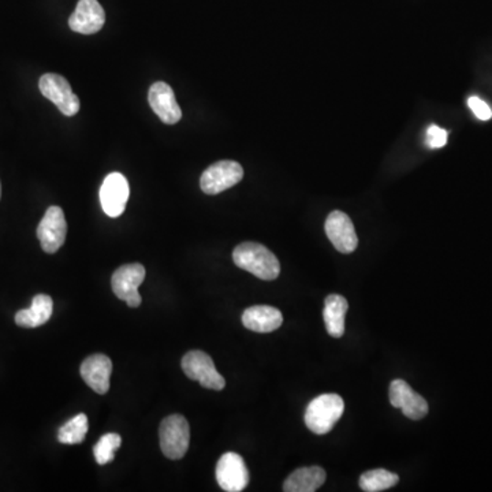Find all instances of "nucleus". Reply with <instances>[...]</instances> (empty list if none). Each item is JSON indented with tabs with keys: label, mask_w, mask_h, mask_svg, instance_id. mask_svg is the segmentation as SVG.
Returning <instances> with one entry per match:
<instances>
[{
	"label": "nucleus",
	"mask_w": 492,
	"mask_h": 492,
	"mask_svg": "<svg viewBox=\"0 0 492 492\" xmlns=\"http://www.w3.org/2000/svg\"><path fill=\"white\" fill-rule=\"evenodd\" d=\"M233 260L238 268L246 269L258 279L274 280L280 274V263L277 256L261 244H240L233 252Z\"/></svg>",
	"instance_id": "f257e3e1"
},
{
	"label": "nucleus",
	"mask_w": 492,
	"mask_h": 492,
	"mask_svg": "<svg viewBox=\"0 0 492 492\" xmlns=\"http://www.w3.org/2000/svg\"><path fill=\"white\" fill-rule=\"evenodd\" d=\"M345 411V403L338 394H323L310 401L305 411V424L316 435L329 434Z\"/></svg>",
	"instance_id": "f03ea898"
},
{
	"label": "nucleus",
	"mask_w": 492,
	"mask_h": 492,
	"mask_svg": "<svg viewBox=\"0 0 492 492\" xmlns=\"http://www.w3.org/2000/svg\"><path fill=\"white\" fill-rule=\"evenodd\" d=\"M161 449L170 460H181L186 455L191 442L188 420L181 414H172L162 422L159 430Z\"/></svg>",
	"instance_id": "7ed1b4c3"
},
{
	"label": "nucleus",
	"mask_w": 492,
	"mask_h": 492,
	"mask_svg": "<svg viewBox=\"0 0 492 492\" xmlns=\"http://www.w3.org/2000/svg\"><path fill=\"white\" fill-rule=\"evenodd\" d=\"M183 371L192 381H197L204 389L221 392L226 386L224 376L216 371L213 359L204 351H192L183 359Z\"/></svg>",
	"instance_id": "20e7f679"
},
{
	"label": "nucleus",
	"mask_w": 492,
	"mask_h": 492,
	"mask_svg": "<svg viewBox=\"0 0 492 492\" xmlns=\"http://www.w3.org/2000/svg\"><path fill=\"white\" fill-rule=\"evenodd\" d=\"M38 88L44 98L51 100L66 117H73L79 111V99L71 89L65 77L47 73L38 81Z\"/></svg>",
	"instance_id": "39448f33"
},
{
	"label": "nucleus",
	"mask_w": 492,
	"mask_h": 492,
	"mask_svg": "<svg viewBox=\"0 0 492 492\" xmlns=\"http://www.w3.org/2000/svg\"><path fill=\"white\" fill-rule=\"evenodd\" d=\"M244 169L235 161H221L214 163L203 173L200 186L207 194H219L241 183Z\"/></svg>",
	"instance_id": "423d86ee"
},
{
	"label": "nucleus",
	"mask_w": 492,
	"mask_h": 492,
	"mask_svg": "<svg viewBox=\"0 0 492 492\" xmlns=\"http://www.w3.org/2000/svg\"><path fill=\"white\" fill-rule=\"evenodd\" d=\"M145 268L139 263L126 264L112 274L111 286L115 296L126 301L131 308L141 305L139 293L140 285L144 282Z\"/></svg>",
	"instance_id": "0eeeda50"
},
{
	"label": "nucleus",
	"mask_w": 492,
	"mask_h": 492,
	"mask_svg": "<svg viewBox=\"0 0 492 492\" xmlns=\"http://www.w3.org/2000/svg\"><path fill=\"white\" fill-rule=\"evenodd\" d=\"M249 471L246 461L237 453H225L216 466L219 487L227 492H241L249 485Z\"/></svg>",
	"instance_id": "6e6552de"
},
{
	"label": "nucleus",
	"mask_w": 492,
	"mask_h": 492,
	"mask_svg": "<svg viewBox=\"0 0 492 492\" xmlns=\"http://www.w3.org/2000/svg\"><path fill=\"white\" fill-rule=\"evenodd\" d=\"M68 224L60 207H49L37 227V238L44 252L57 253L65 244Z\"/></svg>",
	"instance_id": "1a4fd4ad"
},
{
	"label": "nucleus",
	"mask_w": 492,
	"mask_h": 492,
	"mask_svg": "<svg viewBox=\"0 0 492 492\" xmlns=\"http://www.w3.org/2000/svg\"><path fill=\"white\" fill-rule=\"evenodd\" d=\"M390 403L411 420H422L428 414L427 401L403 379H395L390 384Z\"/></svg>",
	"instance_id": "9d476101"
},
{
	"label": "nucleus",
	"mask_w": 492,
	"mask_h": 492,
	"mask_svg": "<svg viewBox=\"0 0 492 492\" xmlns=\"http://www.w3.org/2000/svg\"><path fill=\"white\" fill-rule=\"evenodd\" d=\"M129 189L128 180L120 173H111L107 175L100 188V203L104 213L110 218H118L122 215L128 204Z\"/></svg>",
	"instance_id": "9b49d317"
},
{
	"label": "nucleus",
	"mask_w": 492,
	"mask_h": 492,
	"mask_svg": "<svg viewBox=\"0 0 492 492\" xmlns=\"http://www.w3.org/2000/svg\"><path fill=\"white\" fill-rule=\"evenodd\" d=\"M324 229H326L327 237L331 241L332 246L343 255L354 252L359 246V238H357L353 222L342 211H332L327 218Z\"/></svg>",
	"instance_id": "f8f14e48"
},
{
	"label": "nucleus",
	"mask_w": 492,
	"mask_h": 492,
	"mask_svg": "<svg viewBox=\"0 0 492 492\" xmlns=\"http://www.w3.org/2000/svg\"><path fill=\"white\" fill-rule=\"evenodd\" d=\"M106 22V13L98 0H79L76 10L68 18V26L81 35L98 33Z\"/></svg>",
	"instance_id": "ddd939ff"
},
{
	"label": "nucleus",
	"mask_w": 492,
	"mask_h": 492,
	"mask_svg": "<svg viewBox=\"0 0 492 492\" xmlns=\"http://www.w3.org/2000/svg\"><path fill=\"white\" fill-rule=\"evenodd\" d=\"M148 101L153 112L161 118L162 122L167 125H174L183 118L181 107L175 100L174 90L166 82H155L151 87Z\"/></svg>",
	"instance_id": "4468645a"
},
{
	"label": "nucleus",
	"mask_w": 492,
	"mask_h": 492,
	"mask_svg": "<svg viewBox=\"0 0 492 492\" xmlns=\"http://www.w3.org/2000/svg\"><path fill=\"white\" fill-rule=\"evenodd\" d=\"M85 383L98 393L106 394L110 390V378L112 372V361L106 354H92L82 361L79 368Z\"/></svg>",
	"instance_id": "2eb2a0df"
},
{
	"label": "nucleus",
	"mask_w": 492,
	"mask_h": 492,
	"mask_svg": "<svg viewBox=\"0 0 492 492\" xmlns=\"http://www.w3.org/2000/svg\"><path fill=\"white\" fill-rule=\"evenodd\" d=\"M282 312L268 305H255V307L247 308L243 315L244 326L250 331L260 332V334L275 331L282 326Z\"/></svg>",
	"instance_id": "dca6fc26"
},
{
	"label": "nucleus",
	"mask_w": 492,
	"mask_h": 492,
	"mask_svg": "<svg viewBox=\"0 0 492 492\" xmlns=\"http://www.w3.org/2000/svg\"><path fill=\"white\" fill-rule=\"evenodd\" d=\"M54 310V301L47 294H37L32 299V305L27 309L18 310L16 315V326L24 329H36L43 326L51 319Z\"/></svg>",
	"instance_id": "f3484780"
},
{
	"label": "nucleus",
	"mask_w": 492,
	"mask_h": 492,
	"mask_svg": "<svg viewBox=\"0 0 492 492\" xmlns=\"http://www.w3.org/2000/svg\"><path fill=\"white\" fill-rule=\"evenodd\" d=\"M327 474L320 466L296 469L283 485L286 492H315L326 482Z\"/></svg>",
	"instance_id": "a211bd4d"
},
{
	"label": "nucleus",
	"mask_w": 492,
	"mask_h": 492,
	"mask_svg": "<svg viewBox=\"0 0 492 492\" xmlns=\"http://www.w3.org/2000/svg\"><path fill=\"white\" fill-rule=\"evenodd\" d=\"M349 304L345 297L340 294H331L324 301V323L327 332L331 337L340 338L345 334V316Z\"/></svg>",
	"instance_id": "6ab92c4d"
},
{
	"label": "nucleus",
	"mask_w": 492,
	"mask_h": 492,
	"mask_svg": "<svg viewBox=\"0 0 492 492\" xmlns=\"http://www.w3.org/2000/svg\"><path fill=\"white\" fill-rule=\"evenodd\" d=\"M398 482H400L398 475L386 469H373L361 475L360 487L365 492H381L394 487Z\"/></svg>",
	"instance_id": "aec40b11"
},
{
	"label": "nucleus",
	"mask_w": 492,
	"mask_h": 492,
	"mask_svg": "<svg viewBox=\"0 0 492 492\" xmlns=\"http://www.w3.org/2000/svg\"><path fill=\"white\" fill-rule=\"evenodd\" d=\"M88 417L87 414H77L73 419L68 420L65 425L58 431V441L63 445H79L84 442L88 434Z\"/></svg>",
	"instance_id": "412c9836"
},
{
	"label": "nucleus",
	"mask_w": 492,
	"mask_h": 492,
	"mask_svg": "<svg viewBox=\"0 0 492 492\" xmlns=\"http://www.w3.org/2000/svg\"><path fill=\"white\" fill-rule=\"evenodd\" d=\"M122 445V438L118 434H106L99 439L98 444L93 447V455L99 466H106L112 463L115 458V452L120 449Z\"/></svg>",
	"instance_id": "4be33fe9"
},
{
	"label": "nucleus",
	"mask_w": 492,
	"mask_h": 492,
	"mask_svg": "<svg viewBox=\"0 0 492 492\" xmlns=\"http://www.w3.org/2000/svg\"><path fill=\"white\" fill-rule=\"evenodd\" d=\"M425 142H427L428 148H431V150L444 148L447 142V131L445 129L439 128V126L431 125L427 131Z\"/></svg>",
	"instance_id": "5701e85b"
},
{
	"label": "nucleus",
	"mask_w": 492,
	"mask_h": 492,
	"mask_svg": "<svg viewBox=\"0 0 492 492\" xmlns=\"http://www.w3.org/2000/svg\"><path fill=\"white\" fill-rule=\"evenodd\" d=\"M469 109L474 112L475 117L480 120H490L492 118V110L491 107L486 103L482 99L476 98V96H472L468 100Z\"/></svg>",
	"instance_id": "b1692460"
},
{
	"label": "nucleus",
	"mask_w": 492,
	"mask_h": 492,
	"mask_svg": "<svg viewBox=\"0 0 492 492\" xmlns=\"http://www.w3.org/2000/svg\"><path fill=\"white\" fill-rule=\"evenodd\" d=\"M0 197H2V186H0Z\"/></svg>",
	"instance_id": "393cba45"
}]
</instances>
